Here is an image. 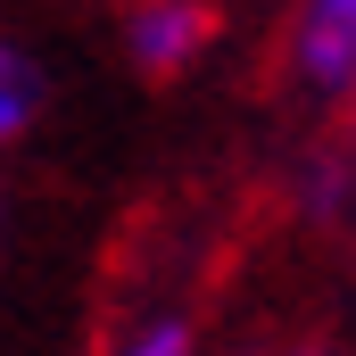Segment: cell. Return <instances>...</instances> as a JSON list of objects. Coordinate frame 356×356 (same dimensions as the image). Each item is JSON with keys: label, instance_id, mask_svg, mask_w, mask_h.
Wrapping results in <instances>:
<instances>
[{"label": "cell", "instance_id": "obj_3", "mask_svg": "<svg viewBox=\"0 0 356 356\" xmlns=\"http://www.w3.org/2000/svg\"><path fill=\"white\" fill-rule=\"evenodd\" d=\"M307 199H315L323 224H340L356 241V83H348V99H340V141L307 166Z\"/></svg>", "mask_w": 356, "mask_h": 356}, {"label": "cell", "instance_id": "obj_4", "mask_svg": "<svg viewBox=\"0 0 356 356\" xmlns=\"http://www.w3.org/2000/svg\"><path fill=\"white\" fill-rule=\"evenodd\" d=\"M42 99H50V83H42V58L17 42V33H0V158L42 124Z\"/></svg>", "mask_w": 356, "mask_h": 356}, {"label": "cell", "instance_id": "obj_2", "mask_svg": "<svg viewBox=\"0 0 356 356\" xmlns=\"http://www.w3.org/2000/svg\"><path fill=\"white\" fill-rule=\"evenodd\" d=\"M282 67L307 99H348L356 83V0H298L282 33Z\"/></svg>", "mask_w": 356, "mask_h": 356}, {"label": "cell", "instance_id": "obj_5", "mask_svg": "<svg viewBox=\"0 0 356 356\" xmlns=\"http://www.w3.org/2000/svg\"><path fill=\"white\" fill-rule=\"evenodd\" d=\"M108 356H199V332H191V315H141Z\"/></svg>", "mask_w": 356, "mask_h": 356}, {"label": "cell", "instance_id": "obj_1", "mask_svg": "<svg viewBox=\"0 0 356 356\" xmlns=\"http://www.w3.org/2000/svg\"><path fill=\"white\" fill-rule=\"evenodd\" d=\"M224 33V8L216 0H124L116 17V42H124V67L149 75V83H175L191 75Z\"/></svg>", "mask_w": 356, "mask_h": 356}, {"label": "cell", "instance_id": "obj_6", "mask_svg": "<svg viewBox=\"0 0 356 356\" xmlns=\"http://www.w3.org/2000/svg\"><path fill=\"white\" fill-rule=\"evenodd\" d=\"M266 356H348V348H323V340H290V348H266Z\"/></svg>", "mask_w": 356, "mask_h": 356}]
</instances>
